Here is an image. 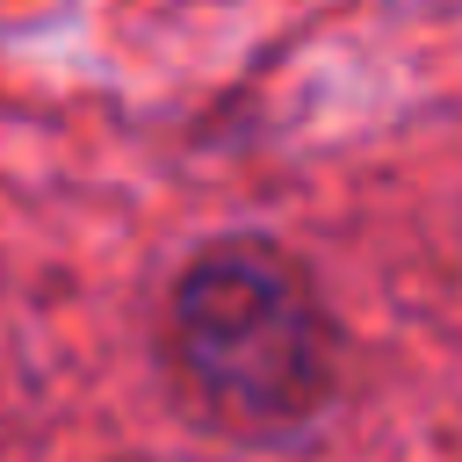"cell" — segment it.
Wrapping results in <instances>:
<instances>
[{
    "label": "cell",
    "instance_id": "1",
    "mask_svg": "<svg viewBox=\"0 0 462 462\" xmlns=\"http://www.w3.org/2000/svg\"><path fill=\"white\" fill-rule=\"evenodd\" d=\"M166 361L231 433H289L339 383V332L303 260L231 231L202 245L166 296Z\"/></svg>",
    "mask_w": 462,
    "mask_h": 462
}]
</instances>
